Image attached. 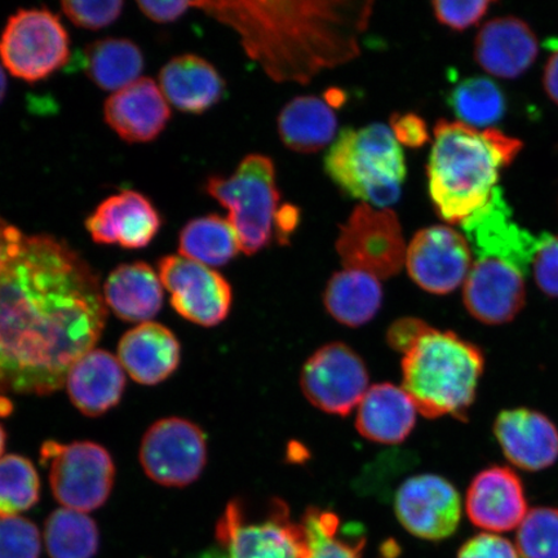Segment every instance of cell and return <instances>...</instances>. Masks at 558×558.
Returning a JSON list of instances; mask_svg holds the SVG:
<instances>
[{
    "instance_id": "cell-1",
    "label": "cell",
    "mask_w": 558,
    "mask_h": 558,
    "mask_svg": "<svg viewBox=\"0 0 558 558\" xmlns=\"http://www.w3.org/2000/svg\"><path fill=\"white\" fill-rule=\"evenodd\" d=\"M107 318L89 265L50 235H24L0 274V393L59 390Z\"/></svg>"
},
{
    "instance_id": "cell-2",
    "label": "cell",
    "mask_w": 558,
    "mask_h": 558,
    "mask_svg": "<svg viewBox=\"0 0 558 558\" xmlns=\"http://www.w3.org/2000/svg\"><path fill=\"white\" fill-rule=\"evenodd\" d=\"M240 35L248 58L278 83H308L360 56L374 2H192Z\"/></svg>"
},
{
    "instance_id": "cell-3",
    "label": "cell",
    "mask_w": 558,
    "mask_h": 558,
    "mask_svg": "<svg viewBox=\"0 0 558 558\" xmlns=\"http://www.w3.org/2000/svg\"><path fill=\"white\" fill-rule=\"evenodd\" d=\"M521 149L520 140L497 129L438 121L427 172L430 199L439 218L462 225L485 207L498 190L500 171Z\"/></svg>"
},
{
    "instance_id": "cell-4",
    "label": "cell",
    "mask_w": 558,
    "mask_h": 558,
    "mask_svg": "<svg viewBox=\"0 0 558 558\" xmlns=\"http://www.w3.org/2000/svg\"><path fill=\"white\" fill-rule=\"evenodd\" d=\"M484 366L476 345L451 331L429 327L403 354L402 388L424 416L464 418L476 399Z\"/></svg>"
},
{
    "instance_id": "cell-5",
    "label": "cell",
    "mask_w": 558,
    "mask_h": 558,
    "mask_svg": "<svg viewBox=\"0 0 558 558\" xmlns=\"http://www.w3.org/2000/svg\"><path fill=\"white\" fill-rule=\"evenodd\" d=\"M325 169L349 197L375 208L399 202L408 173L401 145L381 123L341 131L327 153Z\"/></svg>"
},
{
    "instance_id": "cell-6",
    "label": "cell",
    "mask_w": 558,
    "mask_h": 558,
    "mask_svg": "<svg viewBox=\"0 0 558 558\" xmlns=\"http://www.w3.org/2000/svg\"><path fill=\"white\" fill-rule=\"evenodd\" d=\"M206 191L228 209L244 254L254 255L268 246L281 201L274 160L247 156L232 177L208 179Z\"/></svg>"
},
{
    "instance_id": "cell-7",
    "label": "cell",
    "mask_w": 558,
    "mask_h": 558,
    "mask_svg": "<svg viewBox=\"0 0 558 558\" xmlns=\"http://www.w3.org/2000/svg\"><path fill=\"white\" fill-rule=\"evenodd\" d=\"M216 538L228 558H308L302 522L290 518L289 506L271 499L256 520L247 519L241 500L230 501L216 526Z\"/></svg>"
},
{
    "instance_id": "cell-8",
    "label": "cell",
    "mask_w": 558,
    "mask_h": 558,
    "mask_svg": "<svg viewBox=\"0 0 558 558\" xmlns=\"http://www.w3.org/2000/svg\"><path fill=\"white\" fill-rule=\"evenodd\" d=\"M41 462L50 466V484L61 506L82 513L95 511L110 497L116 466L108 450L94 442L41 446Z\"/></svg>"
},
{
    "instance_id": "cell-9",
    "label": "cell",
    "mask_w": 558,
    "mask_h": 558,
    "mask_svg": "<svg viewBox=\"0 0 558 558\" xmlns=\"http://www.w3.org/2000/svg\"><path fill=\"white\" fill-rule=\"evenodd\" d=\"M345 269L365 271L378 279L399 275L407 264L399 216L390 208L361 204L340 227L337 244Z\"/></svg>"
},
{
    "instance_id": "cell-10",
    "label": "cell",
    "mask_w": 558,
    "mask_h": 558,
    "mask_svg": "<svg viewBox=\"0 0 558 558\" xmlns=\"http://www.w3.org/2000/svg\"><path fill=\"white\" fill-rule=\"evenodd\" d=\"M69 35L58 16L47 10H23L12 16L0 37V59L19 80L35 83L65 64Z\"/></svg>"
},
{
    "instance_id": "cell-11",
    "label": "cell",
    "mask_w": 558,
    "mask_h": 558,
    "mask_svg": "<svg viewBox=\"0 0 558 558\" xmlns=\"http://www.w3.org/2000/svg\"><path fill=\"white\" fill-rule=\"evenodd\" d=\"M140 462L148 477L159 485H191L198 480L207 462L204 430L186 418H162L146 432Z\"/></svg>"
},
{
    "instance_id": "cell-12",
    "label": "cell",
    "mask_w": 558,
    "mask_h": 558,
    "mask_svg": "<svg viewBox=\"0 0 558 558\" xmlns=\"http://www.w3.org/2000/svg\"><path fill=\"white\" fill-rule=\"evenodd\" d=\"M300 386L306 400L324 413L347 416L368 390L365 362L352 348L330 343L305 362Z\"/></svg>"
},
{
    "instance_id": "cell-13",
    "label": "cell",
    "mask_w": 558,
    "mask_h": 558,
    "mask_svg": "<svg viewBox=\"0 0 558 558\" xmlns=\"http://www.w3.org/2000/svg\"><path fill=\"white\" fill-rule=\"evenodd\" d=\"M158 270L180 316L205 327L219 325L229 316L233 292L219 271L177 255L163 257Z\"/></svg>"
},
{
    "instance_id": "cell-14",
    "label": "cell",
    "mask_w": 558,
    "mask_h": 558,
    "mask_svg": "<svg viewBox=\"0 0 558 558\" xmlns=\"http://www.w3.org/2000/svg\"><path fill=\"white\" fill-rule=\"evenodd\" d=\"M472 248L458 230L435 226L418 230L407 253L409 276L424 291L446 295L465 282Z\"/></svg>"
},
{
    "instance_id": "cell-15",
    "label": "cell",
    "mask_w": 558,
    "mask_h": 558,
    "mask_svg": "<svg viewBox=\"0 0 558 558\" xmlns=\"http://www.w3.org/2000/svg\"><path fill=\"white\" fill-rule=\"evenodd\" d=\"M395 512L410 534L436 542L457 532L462 501L448 480L437 474H418L404 481L397 490Z\"/></svg>"
},
{
    "instance_id": "cell-16",
    "label": "cell",
    "mask_w": 558,
    "mask_h": 558,
    "mask_svg": "<svg viewBox=\"0 0 558 558\" xmlns=\"http://www.w3.org/2000/svg\"><path fill=\"white\" fill-rule=\"evenodd\" d=\"M465 239L477 257H497L527 276L541 241L513 220L498 187L488 204L462 222Z\"/></svg>"
},
{
    "instance_id": "cell-17",
    "label": "cell",
    "mask_w": 558,
    "mask_h": 558,
    "mask_svg": "<svg viewBox=\"0 0 558 558\" xmlns=\"http://www.w3.org/2000/svg\"><path fill=\"white\" fill-rule=\"evenodd\" d=\"M525 277L519 268L497 257H477L464 282L466 311L486 325L509 323L525 305Z\"/></svg>"
},
{
    "instance_id": "cell-18",
    "label": "cell",
    "mask_w": 558,
    "mask_h": 558,
    "mask_svg": "<svg viewBox=\"0 0 558 558\" xmlns=\"http://www.w3.org/2000/svg\"><path fill=\"white\" fill-rule=\"evenodd\" d=\"M465 507L474 525L493 533L520 526L529 512L521 480L506 466L480 472L466 493Z\"/></svg>"
},
{
    "instance_id": "cell-19",
    "label": "cell",
    "mask_w": 558,
    "mask_h": 558,
    "mask_svg": "<svg viewBox=\"0 0 558 558\" xmlns=\"http://www.w3.org/2000/svg\"><path fill=\"white\" fill-rule=\"evenodd\" d=\"M162 221L150 201L134 191L111 195L86 221L96 243L137 250L156 239Z\"/></svg>"
},
{
    "instance_id": "cell-20",
    "label": "cell",
    "mask_w": 558,
    "mask_h": 558,
    "mask_svg": "<svg viewBox=\"0 0 558 558\" xmlns=\"http://www.w3.org/2000/svg\"><path fill=\"white\" fill-rule=\"evenodd\" d=\"M104 116L124 142L149 143L166 129L171 110L157 83L140 78L109 97Z\"/></svg>"
},
{
    "instance_id": "cell-21",
    "label": "cell",
    "mask_w": 558,
    "mask_h": 558,
    "mask_svg": "<svg viewBox=\"0 0 558 558\" xmlns=\"http://www.w3.org/2000/svg\"><path fill=\"white\" fill-rule=\"evenodd\" d=\"M494 432L506 458L521 470H546L558 459L556 425L538 411H501L495 421Z\"/></svg>"
},
{
    "instance_id": "cell-22",
    "label": "cell",
    "mask_w": 558,
    "mask_h": 558,
    "mask_svg": "<svg viewBox=\"0 0 558 558\" xmlns=\"http://www.w3.org/2000/svg\"><path fill=\"white\" fill-rule=\"evenodd\" d=\"M538 38L525 21L499 17L488 21L477 34L474 59L488 74L513 80L538 58Z\"/></svg>"
},
{
    "instance_id": "cell-23",
    "label": "cell",
    "mask_w": 558,
    "mask_h": 558,
    "mask_svg": "<svg viewBox=\"0 0 558 558\" xmlns=\"http://www.w3.org/2000/svg\"><path fill=\"white\" fill-rule=\"evenodd\" d=\"M180 344L167 327L145 323L123 335L118 355L131 378L144 386L169 379L180 364Z\"/></svg>"
},
{
    "instance_id": "cell-24",
    "label": "cell",
    "mask_w": 558,
    "mask_h": 558,
    "mask_svg": "<svg viewBox=\"0 0 558 558\" xmlns=\"http://www.w3.org/2000/svg\"><path fill=\"white\" fill-rule=\"evenodd\" d=\"M417 413L407 390L390 383L375 384L359 404L355 428L369 441L399 445L413 432Z\"/></svg>"
},
{
    "instance_id": "cell-25",
    "label": "cell",
    "mask_w": 558,
    "mask_h": 558,
    "mask_svg": "<svg viewBox=\"0 0 558 558\" xmlns=\"http://www.w3.org/2000/svg\"><path fill=\"white\" fill-rule=\"evenodd\" d=\"M66 386L70 400L81 413L99 416L120 403L125 378L120 361L96 349L70 368Z\"/></svg>"
},
{
    "instance_id": "cell-26",
    "label": "cell",
    "mask_w": 558,
    "mask_h": 558,
    "mask_svg": "<svg viewBox=\"0 0 558 558\" xmlns=\"http://www.w3.org/2000/svg\"><path fill=\"white\" fill-rule=\"evenodd\" d=\"M166 100L184 113L202 114L218 104L226 82L208 61L194 54L178 56L159 73Z\"/></svg>"
},
{
    "instance_id": "cell-27",
    "label": "cell",
    "mask_w": 558,
    "mask_h": 558,
    "mask_svg": "<svg viewBox=\"0 0 558 558\" xmlns=\"http://www.w3.org/2000/svg\"><path fill=\"white\" fill-rule=\"evenodd\" d=\"M162 286L150 265L123 264L111 271L105 282V303L121 319L145 324L162 308Z\"/></svg>"
},
{
    "instance_id": "cell-28",
    "label": "cell",
    "mask_w": 558,
    "mask_h": 558,
    "mask_svg": "<svg viewBox=\"0 0 558 558\" xmlns=\"http://www.w3.org/2000/svg\"><path fill=\"white\" fill-rule=\"evenodd\" d=\"M338 120L330 104L316 96L291 100L278 117V132L289 149L310 155L337 136Z\"/></svg>"
},
{
    "instance_id": "cell-29",
    "label": "cell",
    "mask_w": 558,
    "mask_h": 558,
    "mask_svg": "<svg viewBox=\"0 0 558 558\" xmlns=\"http://www.w3.org/2000/svg\"><path fill=\"white\" fill-rule=\"evenodd\" d=\"M324 303L327 312L338 323L349 327L364 326L380 310V279L361 270L338 271L326 286Z\"/></svg>"
},
{
    "instance_id": "cell-30",
    "label": "cell",
    "mask_w": 558,
    "mask_h": 558,
    "mask_svg": "<svg viewBox=\"0 0 558 558\" xmlns=\"http://www.w3.org/2000/svg\"><path fill=\"white\" fill-rule=\"evenodd\" d=\"M85 69L96 86L118 93L140 80L144 56L134 41L107 38L86 48Z\"/></svg>"
},
{
    "instance_id": "cell-31",
    "label": "cell",
    "mask_w": 558,
    "mask_h": 558,
    "mask_svg": "<svg viewBox=\"0 0 558 558\" xmlns=\"http://www.w3.org/2000/svg\"><path fill=\"white\" fill-rule=\"evenodd\" d=\"M180 256L206 265L222 267L241 251L239 235L228 219L208 215L194 219L180 233Z\"/></svg>"
},
{
    "instance_id": "cell-32",
    "label": "cell",
    "mask_w": 558,
    "mask_h": 558,
    "mask_svg": "<svg viewBox=\"0 0 558 558\" xmlns=\"http://www.w3.org/2000/svg\"><path fill=\"white\" fill-rule=\"evenodd\" d=\"M453 113L470 128L492 129L506 114L507 101L504 90L486 76H472L459 82L448 95Z\"/></svg>"
},
{
    "instance_id": "cell-33",
    "label": "cell",
    "mask_w": 558,
    "mask_h": 558,
    "mask_svg": "<svg viewBox=\"0 0 558 558\" xmlns=\"http://www.w3.org/2000/svg\"><path fill=\"white\" fill-rule=\"evenodd\" d=\"M45 541L51 558H94L99 550V529L87 514L58 509L46 522Z\"/></svg>"
},
{
    "instance_id": "cell-34",
    "label": "cell",
    "mask_w": 558,
    "mask_h": 558,
    "mask_svg": "<svg viewBox=\"0 0 558 558\" xmlns=\"http://www.w3.org/2000/svg\"><path fill=\"white\" fill-rule=\"evenodd\" d=\"M302 525L308 541V558H362L365 538L360 527H341L337 514L308 508Z\"/></svg>"
},
{
    "instance_id": "cell-35",
    "label": "cell",
    "mask_w": 558,
    "mask_h": 558,
    "mask_svg": "<svg viewBox=\"0 0 558 558\" xmlns=\"http://www.w3.org/2000/svg\"><path fill=\"white\" fill-rule=\"evenodd\" d=\"M39 477L31 460L0 458V519L16 518L38 504Z\"/></svg>"
},
{
    "instance_id": "cell-36",
    "label": "cell",
    "mask_w": 558,
    "mask_h": 558,
    "mask_svg": "<svg viewBox=\"0 0 558 558\" xmlns=\"http://www.w3.org/2000/svg\"><path fill=\"white\" fill-rule=\"evenodd\" d=\"M518 548L523 558H558V509L529 511L519 526Z\"/></svg>"
},
{
    "instance_id": "cell-37",
    "label": "cell",
    "mask_w": 558,
    "mask_h": 558,
    "mask_svg": "<svg viewBox=\"0 0 558 558\" xmlns=\"http://www.w3.org/2000/svg\"><path fill=\"white\" fill-rule=\"evenodd\" d=\"M40 534L34 522L24 518L0 519V558H39Z\"/></svg>"
},
{
    "instance_id": "cell-38",
    "label": "cell",
    "mask_w": 558,
    "mask_h": 558,
    "mask_svg": "<svg viewBox=\"0 0 558 558\" xmlns=\"http://www.w3.org/2000/svg\"><path fill=\"white\" fill-rule=\"evenodd\" d=\"M123 2H62L61 9L76 26L87 31H100L121 16Z\"/></svg>"
},
{
    "instance_id": "cell-39",
    "label": "cell",
    "mask_w": 558,
    "mask_h": 558,
    "mask_svg": "<svg viewBox=\"0 0 558 558\" xmlns=\"http://www.w3.org/2000/svg\"><path fill=\"white\" fill-rule=\"evenodd\" d=\"M532 269L535 283L544 294L558 298V235H541Z\"/></svg>"
},
{
    "instance_id": "cell-40",
    "label": "cell",
    "mask_w": 558,
    "mask_h": 558,
    "mask_svg": "<svg viewBox=\"0 0 558 558\" xmlns=\"http://www.w3.org/2000/svg\"><path fill=\"white\" fill-rule=\"evenodd\" d=\"M493 3L488 0H472V2H449L437 0L434 5L436 19L452 31L463 32L483 20Z\"/></svg>"
},
{
    "instance_id": "cell-41",
    "label": "cell",
    "mask_w": 558,
    "mask_h": 558,
    "mask_svg": "<svg viewBox=\"0 0 558 558\" xmlns=\"http://www.w3.org/2000/svg\"><path fill=\"white\" fill-rule=\"evenodd\" d=\"M458 558H520L518 550L501 536L480 534L464 544Z\"/></svg>"
},
{
    "instance_id": "cell-42",
    "label": "cell",
    "mask_w": 558,
    "mask_h": 558,
    "mask_svg": "<svg viewBox=\"0 0 558 558\" xmlns=\"http://www.w3.org/2000/svg\"><path fill=\"white\" fill-rule=\"evenodd\" d=\"M390 130L397 142L409 148H422L429 142L427 123L414 113H395L390 117Z\"/></svg>"
},
{
    "instance_id": "cell-43",
    "label": "cell",
    "mask_w": 558,
    "mask_h": 558,
    "mask_svg": "<svg viewBox=\"0 0 558 558\" xmlns=\"http://www.w3.org/2000/svg\"><path fill=\"white\" fill-rule=\"evenodd\" d=\"M430 326L422 319L403 318L389 327L387 340L397 352L407 353Z\"/></svg>"
},
{
    "instance_id": "cell-44",
    "label": "cell",
    "mask_w": 558,
    "mask_h": 558,
    "mask_svg": "<svg viewBox=\"0 0 558 558\" xmlns=\"http://www.w3.org/2000/svg\"><path fill=\"white\" fill-rule=\"evenodd\" d=\"M144 15L158 24L173 23L192 7V2H138Z\"/></svg>"
},
{
    "instance_id": "cell-45",
    "label": "cell",
    "mask_w": 558,
    "mask_h": 558,
    "mask_svg": "<svg viewBox=\"0 0 558 558\" xmlns=\"http://www.w3.org/2000/svg\"><path fill=\"white\" fill-rule=\"evenodd\" d=\"M24 235L0 216V274L11 257L17 253Z\"/></svg>"
},
{
    "instance_id": "cell-46",
    "label": "cell",
    "mask_w": 558,
    "mask_h": 558,
    "mask_svg": "<svg viewBox=\"0 0 558 558\" xmlns=\"http://www.w3.org/2000/svg\"><path fill=\"white\" fill-rule=\"evenodd\" d=\"M299 222V211L295 207L286 205L279 208L276 218L279 240L289 239L291 232H294Z\"/></svg>"
},
{
    "instance_id": "cell-47",
    "label": "cell",
    "mask_w": 558,
    "mask_h": 558,
    "mask_svg": "<svg viewBox=\"0 0 558 558\" xmlns=\"http://www.w3.org/2000/svg\"><path fill=\"white\" fill-rule=\"evenodd\" d=\"M543 85L549 99L558 105V48L550 54L544 68Z\"/></svg>"
},
{
    "instance_id": "cell-48",
    "label": "cell",
    "mask_w": 558,
    "mask_h": 558,
    "mask_svg": "<svg viewBox=\"0 0 558 558\" xmlns=\"http://www.w3.org/2000/svg\"><path fill=\"white\" fill-rule=\"evenodd\" d=\"M5 93H7V78H5L4 69L2 68V65H0V102L3 101Z\"/></svg>"
},
{
    "instance_id": "cell-49",
    "label": "cell",
    "mask_w": 558,
    "mask_h": 558,
    "mask_svg": "<svg viewBox=\"0 0 558 558\" xmlns=\"http://www.w3.org/2000/svg\"><path fill=\"white\" fill-rule=\"evenodd\" d=\"M4 446H5V432L2 427V425H0V456H2V453L4 451Z\"/></svg>"
}]
</instances>
